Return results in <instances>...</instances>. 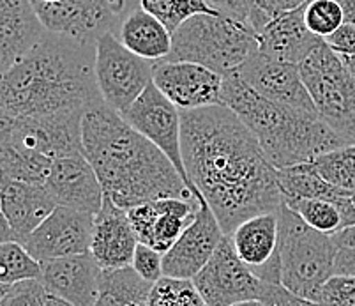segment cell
Returning <instances> with one entry per match:
<instances>
[{
	"label": "cell",
	"instance_id": "74e56055",
	"mask_svg": "<svg viewBox=\"0 0 355 306\" xmlns=\"http://www.w3.org/2000/svg\"><path fill=\"white\" fill-rule=\"evenodd\" d=\"M325 43L338 56H355V25L343 24L334 34L325 37Z\"/></svg>",
	"mask_w": 355,
	"mask_h": 306
},
{
	"label": "cell",
	"instance_id": "2e32d148",
	"mask_svg": "<svg viewBox=\"0 0 355 306\" xmlns=\"http://www.w3.org/2000/svg\"><path fill=\"white\" fill-rule=\"evenodd\" d=\"M59 207L44 186L0 177L2 243H21Z\"/></svg>",
	"mask_w": 355,
	"mask_h": 306
},
{
	"label": "cell",
	"instance_id": "5b68a950",
	"mask_svg": "<svg viewBox=\"0 0 355 306\" xmlns=\"http://www.w3.org/2000/svg\"><path fill=\"white\" fill-rule=\"evenodd\" d=\"M279 220V271L282 285L299 298L322 303L325 285L334 276L340 248L329 234L309 227L285 202Z\"/></svg>",
	"mask_w": 355,
	"mask_h": 306
},
{
	"label": "cell",
	"instance_id": "8992f818",
	"mask_svg": "<svg viewBox=\"0 0 355 306\" xmlns=\"http://www.w3.org/2000/svg\"><path fill=\"white\" fill-rule=\"evenodd\" d=\"M257 50V35L250 25L227 15H196L173 32L172 51L164 60L195 62L228 76Z\"/></svg>",
	"mask_w": 355,
	"mask_h": 306
},
{
	"label": "cell",
	"instance_id": "ee69618b",
	"mask_svg": "<svg viewBox=\"0 0 355 306\" xmlns=\"http://www.w3.org/2000/svg\"><path fill=\"white\" fill-rule=\"evenodd\" d=\"M46 306H71V305H69V303L62 301V299H59V298H53V296H48Z\"/></svg>",
	"mask_w": 355,
	"mask_h": 306
},
{
	"label": "cell",
	"instance_id": "7402d4cb",
	"mask_svg": "<svg viewBox=\"0 0 355 306\" xmlns=\"http://www.w3.org/2000/svg\"><path fill=\"white\" fill-rule=\"evenodd\" d=\"M46 34L32 0H0V73L25 59Z\"/></svg>",
	"mask_w": 355,
	"mask_h": 306
},
{
	"label": "cell",
	"instance_id": "7c38bea8",
	"mask_svg": "<svg viewBox=\"0 0 355 306\" xmlns=\"http://www.w3.org/2000/svg\"><path fill=\"white\" fill-rule=\"evenodd\" d=\"M251 89L263 98L309 115H320L297 64L274 59L257 50L237 71Z\"/></svg>",
	"mask_w": 355,
	"mask_h": 306
},
{
	"label": "cell",
	"instance_id": "f546056e",
	"mask_svg": "<svg viewBox=\"0 0 355 306\" xmlns=\"http://www.w3.org/2000/svg\"><path fill=\"white\" fill-rule=\"evenodd\" d=\"M286 207L299 214L315 230L334 236L341 230V212L332 202L320 198H285Z\"/></svg>",
	"mask_w": 355,
	"mask_h": 306
},
{
	"label": "cell",
	"instance_id": "d4e9b609",
	"mask_svg": "<svg viewBox=\"0 0 355 306\" xmlns=\"http://www.w3.org/2000/svg\"><path fill=\"white\" fill-rule=\"evenodd\" d=\"M277 181L283 192V198H320L336 205V202L348 193V189L338 188L325 181L316 172L313 163L277 170Z\"/></svg>",
	"mask_w": 355,
	"mask_h": 306
},
{
	"label": "cell",
	"instance_id": "7a4b0ae2",
	"mask_svg": "<svg viewBox=\"0 0 355 306\" xmlns=\"http://www.w3.org/2000/svg\"><path fill=\"white\" fill-rule=\"evenodd\" d=\"M96 46L48 32L25 59L2 73L0 121L83 119L101 105Z\"/></svg>",
	"mask_w": 355,
	"mask_h": 306
},
{
	"label": "cell",
	"instance_id": "4dcf8cb0",
	"mask_svg": "<svg viewBox=\"0 0 355 306\" xmlns=\"http://www.w3.org/2000/svg\"><path fill=\"white\" fill-rule=\"evenodd\" d=\"M147 306H207L193 280H177L163 276L154 283Z\"/></svg>",
	"mask_w": 355,
	"mask_h": 306
},
{
	"label": "cell",
	"instance_id": "44dd1931",
	"mask_svg": "<svg viewBox=\"0 0 355 306\" xmlns=\"http://www.w3.org/2000/svg\"><path fill=\"white\" fill-rule=\"evenodd\" d=\"M138 237L129 221L128 211L119 207L105 195L103 207L94 216L90 253L94 255L101 269H121L133 264Z\"/></svg>",
	"mask_w": 355,
	"mask_h": 306
},
{
	"label": "cell",
	"instance_id": "b9f144b4",
	"mask_svg": "<svg viewBox=\"0 0 355 306\" xmlns=\"http://www.w3.org/2000/svg\"><path fill=\"white\" fill-rule=\"evenodd\" d=\"M332 239H334L338 248H355V225L345 227L340 232H336Z\"/></svg>",
	"mask_w": 355,
	"mask_h": 306
},
{
	"label": "cell",
	"instance_id": "1f68e13d",
	"mask_svg": "<svg viewBox=\"0 0 355 306\" xmlns=\"http://www.w3.org/2000/svg\"><path fill=\"white\" fill-rule=\"evenodd\" d=\"M345 24V12L338 0H309L306 25L315 35L325 40Z\"/></svg>",
	"mask_w": 355,
	"mask_h": 306
},
{
	"label": "cell",
	"instance_id": "8d00e7d4",
	"mask_svg": "<svg viewBox=\"0 0 355 306\" xmlns=\"http://www.w3.org/2000/svg\"><path fill=\"white\" fill-rule=\"evenodd\" d=\"M260 301L266 306H324L322 303L309 301V299L299 298L293 292L282 285V283L263 282Z\"/></svg>",
	"mask_w": 355,
	"mask_h": 306
},
{
	"label": "cell",
	"instance_id": "484cf974",
	"mask_svg": "<svg viewBox=\"0 0 355 306\" xmlns=\"http://www.w3.org/2000/svg\"><path fill=\"white\" fill-rule=\"evenodd\" d=\"M154 283L141 278L133 267L103 269L101 289L96 306H128L131 303L147 306Z\"/></svg>",
	"mask_w": 355,
	"mask_h": 306
},
{
	"label": "cell",
	"instance_id": "f35d334b",
	"mask_svg": "<svg viewBox=\"0 0 355 306\" xmlns=\"http://www.w3.org/2000/svg\"><path fill=\"white\" fill-rule=\"evenodd\" d=\"M207 2L214 6L218 11H221L223 15H227L230 18L242 22V24L250 25V0H207Z\"/></svg>",
	"mask_w": 355,
	"mask_h": 306
},
{
	"label": "cell",
	"instance_id": "3957f363",
	"mask_svg": "<svg viewBox=\"0 0 355 306\" xmlns=\"http://www.w3.org/2000/svg\"><path fill=\"white\" fill-rule=\"evenodd\" d=\"M82 140L103 192L119 207L129 211L159 198L196 201L166 154L106 103L85 114Z\"/></svg>",
	"mask_w": 355,
	"mask_h": 306
},
{
	"label": "cell",
	"instance_id": "9c48e42d",
	"mask_svg": "<svg viewBox=\"0 0 355 306\" xmlns=\"http://www.w3.org/2000/svg\"><path fill=\"white\" fill-rule=\"evenodd\" d=\"M135 0H60L34 4L48 32L67 35L83 44H94L101 35L117 34L122 18ZM140 2V0H138Z\"/></svg>",
	"mask_w": 355,
	"mask_h": 306
},
{
	"label": "cell",
	"instance_id": "52a82bcc",
	"mask_svg": "<svg viewBox=\"0 0 355 306\" xmlns=\"http://www.w3.org/2000/svg\"><path fill=\"white\" fill-rule=\"evenodd\" d=\"M302 80L320 117L343 138L355 144V78L325 40L299 64Z\"/></svg>",
	"mask_w": 355,
	"mask_h": 306
},
{
	"label": "cell",
	"instance_id": "6da1fadb",
	"mask_svg": "<svg viewBox=\"0 0 355 306\" xmlns=\"http://www.w3.org/2000/svg\"><path fill=\"white\" fill-rule=\"evenodd\" d=\"M180 117L188 179L196 201L211 205L225 236L253 216L279 211L285 198L277 169L235 112L216 105L180 110Z\"/></svg>",
	"mask_w": 355,
	"mask_h": 306
},
{
	"label": "cell",
	"instance_id": "603a6c76",
	"mask_svg": "<svg viewBox=\"0 0 355 306\" xmlns=\"http://www.w3.org/2000/svg\"><path fill=\"white\" fill-rule=\"evenodd\" d=\"M308 2L302 4L301 8L283 12L267 22L257 32L258 50L274 59L299 66L324 41L322 37L313 34L306 25Z\"/></svg>",
	"mask_w": 355,
	"mask_h": 306
},
{
	"label": "cell",
	"instance_id": "5bb4252c",
	"mask_svg": "<svg viewBox=\"0 0 355 306\" xmlns=\"http://www.w3.org/2000/svg\"><path fill=\"white\" fill-rule=\"evenodd\" d=\"M200 207L182 236L163 255V273L168 278L193 280L212 259L225 237L221 225L207 202L198 201Z\"/></svg>",
	"mask_w": 355,
	"mask_h": 306
},
{
	"label": "cell",
	"instance_id": "f6af8a7d",
	"mask_svg": "<svg viewBox=\"0 0 355 306\" xmlns=\"http://www.w3.org/2000/svg\"><path fill=\"white\" fill-rule=\"evenodd\" d=\"M232 306H266L260 299H251V301H242L237 303V305H232Z\"/></svg>",
	"mask_w": 355,
	"mask_h": 306
},
{
	"label": "cell",
	"instance_id": "cb8c5ba5",
	"mask_svg": "<svg viewBox=\"0 0 355 306\" xmlns=\"http://www.w3.org/2000/svg\"><path fill=\"white\" fill-rule=\"evenodd\" d=\"M117 37L128 50L147 60H163L172 51V34L140 4L125 12Z\"/></svg>",
	"mask_w": 355,
	"mask_h": 306
},
{
	"label": "cell",
	"instance_id": "e575fe53",
	"mask_svg": "<svg viewBox=\"0 0 355 306\" xmlns=\"http://www.w3.org/2000/svg\"><path fill=\"white\" fill-rule=\"evenodd\" d=\"M131 267H133L135 271H137L144 280H147V282L150 283H157L164 276L163 253L154 250L153 246L138 243Z\"/></svg>",
	"mask_w": 355,
	"mask_h": 306
},
{
	"label": "cell",
	"instance_id": "e0dca14e",
	"mask_svg": "<svg viewBox=\"0 0 355 306\" xmlns=\"http://www.w3.org/2000/svg\"><path fill=\"white\" fill-rule=\"evenodd\" d=\"M44 188L57 205L96 216L105 202V192L94 167L83 153L55 158Z\"/></svg>",
	"mask_w": 355,
	"mask_h": 306
},
{
	"label": "cell",
	"instance_id": "d6a6232c",
	"mask_svg": "<svg viewBox=\"0 0 355 306\" xmlns=\"http://www.w3.org/2000/svg\"><path fill=\"white\" fill-rule=\"evenodd\" d=\"M0 306H46L48 292L40 280L2 285Z\"/></svg>",
	"mask_w": 355,
	"mask_h": 306
},
{
	"label": "cell",
	"instance_id": "d590c367",
	"mask_svg": "<svg viewBox=\"0 0 355 306\" xmlns=\"http://www.w3.org/2000/svg\"><path fill=\"white\" fill-rule=\"evenodd\" d=\"M324 306H355V276H332L322 294Z\"/></svg>",
	"mask_w": 355,
	"mask_h": 306
},
{
	"label": "cell",
	"instance_id": "60d3db41",
	"mask_svg": "<svg viewBox=\"0 0 355 306\" xmlns=\"http://www.w3.org/2000/svg\"><path fill=\"white\" fill-rule=\"evenodd\" d=\"M336 207L341 212V225H343L341 228L355 225V192H348L347 195L341 196L336 202Z\"/></svg>",
	"mask_w": 355,
	"mask_h": 306
},
{
	"label": "cell",
	"instance_id": "4316f807",
	"mask_svg": "<svg viewBox=\"0 0 355 306\" xmlns=\"http://www.w3.org/2000/svg\"><path fill=\"white\" fill-rule=\"evenodd\" d=\"M140 6L156 16L170 34L196 15H223L207 0H140Z\"/></svg>",
	"mask_w": 355,
	"mask_h": 306
},
{
	"label": "cell",
	"instance_id": "836d02e7",
	"mask_svg": "<svg viewBox=\"0 0 355 306\" xmlns=\"http://www.w3.org/2000/svg\"><path fill=\"white\" fill-rule=\"evenodd\" d=\"M308 0H250L251 15L250 27L253 28L254 35L267 22H270L276 16L283 15L286 11L301 8Z\"/></svg>",
	"mask_w": 355,
	"mask_h": 306
},
{
	"label": "cell",
	"instance_id": "ac0fdd59",
	"mask_svg": "<svg viewBox=\"0 0 355 306\" xmlns=\"http://www.w3.org/2000/svg\"><path fill=\"white\" fill-rule=\"evenodd\" d=\"M198 207V201L159 198L131 207L128 216L138 241L164 255L195 220Z\"/></svg>",
	"mask_w": 355,
	"mask_h": 306
},
{
	"label": "cell",
	"instance_id": "277c9868",
	"mask_svg": "<svg viewBox=\"0 0 355 306\" xmlns=\"http://www.w3.org/2000/svg\"><path fill=\"white\" fill-rule=\"evenodd\" d=\"M223 105L257 137L274 169L313 163L320 154L347 146L320 115H309L258 94L237 73L225 76Z\"/></svg>",
	"mask_w": 355,
	"mask_h": 306
},
{
	"label": "cell",
	"instance_id": "8fae6325",
	"mask_svg": "<svg viewBox=\"0 0 355 306\" xmlns=\"http://www.w3.org/2000/svg\"><path fill=\"white\" fill-rule=\"evenodd\" d=\"M207 306H232L260 299L263 282L235 251L234 241L225 236L207 266L193 278Z\"/></svg>",
	"mask_w": 355,
	"mask_h": 306
},
{
	"label": "cell",
	"instance_id": "7bdbcfd3",
	"mask_svg": "<svg viewBox=\"0 0 355 306\" xmlns=\"http://www.w3.org/2000/svg\"><path fill=\"white\" fill-rule=\"evenodd\" d=\"M343 8L345 24L355 25V0H338Z\"/></svg>",
	"mask_w": 355,
	"mask_h": 306
},
{
	"label": "cell",
	"instance_id": "83f0119b",
	"mask_svg": "<svg viewBox=\"0 0 355 306\" xmlns=\"http://www.w3.org/2000/svg\"><path fill=\"white\" fill-rule=\"evenodd\" d=\"M41 278V262L31 255L24 244L6 241L0 244V283L16 285Z\"/></svg>",
	"mask_w": 355,
	"mask_h": 306
},
{
	"label": "cell",
	"instance_id": "ffe728a7",
	"mask_svg": "<svg viewBox=\"0 0 355 306\" xmlns=\"http://www.w3.org/2000/svg\"><path fill=\"white\" fill-rule=\"evenodd\" d=\"M235 251L261 282L282 283L279 271V220L277 212L258 214L232 234Z\"/></svg>",
	"mask_w": 355,
	"mask_h": 306
},
{
	"label": "cell",
	"instance_id": "ab89813d",
	"mask_svg": "<svg viewBox=\"0 0 355 306\" xmlns=\"http://www.w3.org/2000/svg\"><path fill=\"white\" fill-rule=\"evenodd\" d=\"M334 276H355V248H340L338 250Z\"/></svg>",
	"mask_w": 355,
	"mask_h": 306
},
{
	"label": "cell",
	"instance_id": "ba28073f",
	"mask_svg": "<svg viewBox=\"0 0 355 306\" xmlns=\"http://www.w3.org/2000/svg\"><path fill=\"white\" fill-rule=\"evenodd\" d=\"M96 80L101 98L112 110L122 114L154 82L156 60L137 56L108 32L96 43Z\"/></svg>",
	"mask_w": 355,
	"mask_h": 306
},
{
	"label": "cell",
	"instance_id": "30bf717a",
	"mask_svg": "<svg viewBox=\"0 0 355 306\" xmlns=\"http://www.w3.org/2000/svg\"><path fill=\"white\" fill-rule=\"evenodd\" d=\"M121 115L131 128H135L138 133L144 135L147 140L153 142L154 146L159 147L166 154L186 186L191 189L193 195H196L184 167L182 117H180L179 106L173 105L153 82L145 89L144 94Z\"/></svg>",
	"mask_w": 355,
	"mask_h": 306
},
{
	"label": "cell",
	"instance_id": "9a60e30c",
	"mask_svg": "<svg viewBox=\"0 0 355 306\" xmlns=\"http://www.w3.org/2000/svg\"><path fill=\"white\" fill-rule=\"evenodd\" d=\"M223 82L225 76L200 64L156 60L154 83L180 110L223 105Z\"/></svg>",
	"mask_w": 355,
	"mask_h": 306
},
{
	"label": "cell",
	"instance_id": "d6986e66",
	"mask_svg": "<svg viewBox=\"0 0 355 306\" xmlns=\"http://www.w3.org/2000/svg\"><path fill=\"white\" fill-rule=\"evenodd\" d=\"M103 269L92 253L41 262L40 282L48 296L71 306H96L101 289Z\"/></svg>",
	"mask_w": 355,
	"mask_h": 306
},
{
	"label": "cell",
	"instance_id": "bcb514c9",
	"mask_svg": "<svg viewBox=\"0 0 355 306\" xmlns=\"http://www.w3.org/2000/svg\"><path fill=\"white\" fill-rule=\"evenodd\" d=\"M128 306H144V305H138V303H131V305H128Z\"/></svg>",
	"mask_w": 355,
	"mask_h": 306
},
{
	"label": "cell",
	"instance_id": "f1b7e54d",
	"mask_svg": "<svg viewBox=\"0 0 355 306\" xmlns=\"http://www.w3.org/2000/svg\"><path fill=\"white\" fill-rule=\"evenodd\" d=\"M313 165L327 182L355 192V144L320 154Z\"/></svg>",
	"mask_w": 355,
	"mask_h": 306
},
{
	"label": "cell",
	"instance_id": "4fadbf2b",
	"mask_svg": "<svg viewBox=\"0 0 355 306\" xmlns=\"http://www.w3.org/2000/svg\"><path fill=\"white\" fill-rule=\"evenodd\" d=\"M92 228L94 216L59 205L20 244L40 262L82 255L90 251Z\"/></svg>",
	"mask_w": 355,
	"mask_h": 306
}]
</instances>
